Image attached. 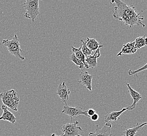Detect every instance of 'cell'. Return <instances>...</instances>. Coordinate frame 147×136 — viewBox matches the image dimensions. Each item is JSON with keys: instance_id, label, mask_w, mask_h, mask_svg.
I'll list each match as a JSON object with an SVG mask.
<instances>
[{"instance_id": "obj_1", "label": "cell", "mask_w": 147, "mask_h": 136, "mask_svg": "<svg viewBox=\"0 0 147 136\" xmlns=\"http://www.w3.org/2000/svg\"><path fill=\"white\" fill-rule=\"evenodd\" d=\"M114 2L116 4V6L113 16L115 19L121 21L126 26H129V28H132L135 25L145 27V25L142 23L144 18L140 16L141 13L144 12L143 10L138 12L134 5H128L119 0L111 1V3Z\"/></svg>"}, {"instance_id": "obj_2", "label": "cell", "mask_w": 147, "mask_h": 136, "mask_svg": "<svg viewBox=\"0 0 147 136\" xmlns=\"http://www.w3.org/2000/svg\"><path fill=\"white\" fill-rule=\"evenodd\" d=\"M0 98L4 105L13 111L17 112L20 102V96L14 90H5L0 94Z\"/></svg>"}, {"instance_id": "obj_3", "label": "cell", "mask_w": 147, "mask_h": 136, "mask_svg": "<svg viewBox=\"0 0 147 136\" xmlns=\"http://www.w3.org/2000/svg\"><path fill=\"white\" fill-rule=\"evenodd\" d=\"M2 44L4 46L7 47L9 53L11 55L22 60L25 59V57L21 56V53L23 50L21 49L20 42L16 34L14 35L12 40H3Z\"/></svg>"}, {"instance_id": "obj_4", "label": "cell", "mask_w": 147, "mask_h": 136, "mask_svg": "<svg viewBox=\"0 0 147 136\" xmlns=\"http://www.w3.org/2000/svg\"><path fill=\"white\" fill-rule=\"evenodd\" d=\"M23 7L26 11L24 15L25 17L34 22L37 16L40 14L38 0H26Z\"/></svg>"}, {"instance_id": "obj_5", "label": "cell", "mask_w": 147, "mask_h": 136, "mask_svg": "<svg viewBox=\"0 0 147 136\" xmlns=\"http://www.w3.org/2000/svg\"><path fill=\"white\" fill-rule=\"evenodd\" d=\"M79 121H75L74 123H67L63 125L61 127L62 136H82L83 130L78 126Z\"/></svg>"}, {"instance_id": "obj_6", "label": "cell", "mask_w": 147, "mask_h": 136, "mask_svg": "<svg viewBox=\"0 0 147 136\" xmlns=\"http://www.w3.org/2000/svg\"><path fill=\"white\" fill-rule=\"evenodd\" d=\"M62 114H65L69 116L71 118V121L72 119L76 118L80 115H84L88 117L87 114V110H83L81 107H70L65 105L63 107V110L61 112Z\"/></svg>"}, {"instance_id": "obj_7", "label": "cell", "mask_w": 147, "mask_h": 136, "mask_svg": "<svg viewBox=\"0 0 147 136\" xmlns=\"http://www.w3.org/2000/svg\"><path fill=\"white\" fill-rule=\"evenodd\" d=\"M70 90L65 85V82L60 83L57 89V94L59 96L60 100L65 105H67V102L69 98Z\"/></svg>"}, {"instance_id": "obj_8", "label": "cell", "mask_w": 147, "mask_h": 136, "mask_svg": "<svg viewBox=\"0 0 147 136\" xmlns=\"http://www.w3.org/2000/svg\"><path fill=\"white\" fill-rule=\"evenodd\" d=\"M111 128L112 125L110 123H106L102 128L97 125L95 126V133H90L88 136H112Z\"/></svg>"}, {"instance_id": "obj_9", "label": "cell", "mask_w": 147, "mask_h": 136, "mask_svg": "<svg viewBox=\"0 0 147 136\" xmlns=\"http://www.w3.org/2000/svg\"><path fill=\"white\" fill-rule=\"evenodd\" d=\"M93 75L89 74L87 71H82L79 74V80L78 83L82 84L90 91H92V81Z\"/></svg>"}, {"instance_id": "obj_10", "label": "cell", "mask_w": 147, "mask_h": 136, "mask_svg": "<svg viewBox=\"0 0 147 136\" xmlns=\"http://www.w3.org/2000/svg\"><path fill=\"white\" fill-rule=\"evenodd\" d=\"M126 86H127V88L128 89V92L129 93V95L131 96V97L133 99V103L131 105H130L128 107V110H134L135 109L136 107V104L140 101V100H141L142 98V96L141 94L137 91H136L135 90H134L132 89V88L130 86V84L126 83Z\"/></svg>"}, {"instance_id": "obj_11", "label": "cell", "mask_w": 147, "mask_h": 136, "mask_svg": "<svg viewBox=\"0 0 147 136\" xmlns=\"http://www.w3.org/2000/svg\"><path fill=\"white\" fill-rule=\"evenodd\" d=\"M137 49L135 47V42H129L123 45L121 51L118 53L117 56H121L122 55H131L135 53Z\"/></svg>"}, {"instance_id": "obj_12", "label": "cell", "mask_w": 147, "mask_h": 136, "mask_svg": "<svg viewBox=\"0 0 147 136\" xmlns=\"http://www.w3.org/2000/svg\"><path fill=\"white\" fill-rule=\"evenodd\" d=\"M1 109L3 110V112L2 116L0 117V120L6 121L12 124H14L17 119L13 113L9 111L8 107L5 105H3L1 106Z\"/></svg>"}, {"instance_id": "obj_13", "label": "cell", "mask_w": 147, "mask_h": 136, "mask_svg": "<svg viewBox=\"0 0 147 136\" xmlns=\"http://www.w3.org/2000/svg\"><path fill=\"white\" fill-rule=\"evenodd\" d=\"M128 110V107L123 108L120 111L109 112L104 117V121L106 123H109L111 121H116L120 119V116L125 111Z\"/></svg>"}, {"instance_id": "obj_14", "label": "cell", "mask_w": 147, "mask_h": 136, "mask_svg": "<svg viewBox=\"0 0 147 136\" xmlns=\"http://www.w3.org/2000/svg\"><path fill=\"white\" fill-rule=\"evenodd\" d=\"M101 48H102V47H100L97 49L93 56H90L86 57L85 61L89 68L93 69L96 67L97 65V58H100V49Z\"/></svg>"}, {"instance_id": "obj_15", "label": "cell", "mask_w": 147, "mask_h": 136, "mask_svg": "<svg viewBox=\"0 0 147 136\" xmlns=\"http://www.w3.org/2000/svg\"><path fill=\"white\" fill-rule=\"evenodd\" d=\"M147 125V122L141 124H137L132 128L125 129L122 136H135L142 128Z\"/></svg>"}, {"instance_id": "obj_16", "label": "cell", "mask_w": 147, "mask_h": 136, "mask_svg": "<svg viewBox=\"0 0 147 136\" xmlns=\"http://www.w3.org/2000/svg\"><path fill=\"white\" fill-rule=\"evenodd\" d=\"M71 48H72V51L73 53L74 54L75 56L77 57V59H78L80 61L82 62L84 64L85 68L88 69L89 67L85 61L86 57L81 51V47H80L78 48H76L74 47L73 46H71Z\"/></svg>"}, {"instance_id": "obj_17", "label": "cell", "mask_w": 147, "mask_h": 136, "mask_svg": "<svg viewBox=\"0 0 147 136\" xmlns=\"http://www.w3.org/2000/svg\"><path fill=\"white\" fill-rule=\"evenodd\" d=\"M85 42L87 47L92 51H96L98 48L100 47H103V44L100 45V44H99L97 41L94 38L90 39L88 37Z\"/></svg>"}, {"instance_id": "obj_18", "label": "cell", "mask_w": 147, "mask_h": 136, "mask_svg": "<svg viewBox=\"0 0 147 136\" xmlns=\"http://www.w3.org/2000/svg\"><path fill=\"white\" fill-rule=\"evenodd\" d=\"M135 47L137 49H140L141 48L147 46V37L144 35L141 37H139L136 39Z\"/></svg>"}, {"instance_id": "obj_19", "label": "cell", "mask_w": 147, "mask_h": 136, "mask_svg": "<svg viewBox=\"0 0 147 136\" xmlns=\"http://www.w3.org/2000/svg\"><path fill=\"white\" fill-rule=\"evenodd\" d=\"M70 60L71 61L74 62L76 65L78 66L80 69L81 70V71H83V69L85 68L84 64L81 61H80L78 59H77V57L75 56L74 53L71 55L70 56Z\"/></svg>"}, {"instance_id": "obj_20", "label": "cell", "mask_w": 147, "mask_h": 136, "mask_svg": "<svg viewBox=\"0 0 147 136\" xmlns=\"http://www.w3.org/2000/svg\"><path fill=\"white\" fill-rule=\"evenodd\" d=\"M81 51L83 53L85 57H86L92 56V54L93 53V51L90 50L87 47V46H86V43L85 41H84L83 40H81Z\"/></svg>"}, {"instance_id": "obj_21", "label": "cell", "mask_w": 147, "mask_h": 136, "mask_svg": "<svg viewBox=\"0 0 147 136\" xmlns=\"http://www.w3.org/2000/svg\"><path fill=\"white\" fill-rule=\"evenodd\" d=\"M147 63L144 65L142 67L139 68L138 70H135V71H132L131 70H130L128 72V74L129 75H135V74L138 73L139 72H140L142 71H144L145 70H147Z\"/></svg>"}, {"instance_id": "obj_22", "label": "cell", "mask_w": 147, "mask_h": 136, "mask_svg": "<svg viewBox=\"0 0 147 136\" xmlns=\"http://www.w3.org/2000/svg\"><path fill=\"white\" fill-rule=\"evenodd\" d=\"M96 113V112L93 109H89L87 110V114L88 116V117H91L93 115Z\"/></svg>"}, {"instance_id": "obj_23", "label": "cell", "mask_w": 147, "mask_h": 136, "mask_svg": "<svg viewBox=\"0 0 147 136\" xmlns=\"http://www.w3.org/2000/svg\"><path fill=\"white\" fill-rule=\"evenodd\" d=\"M90 118H91V119L92 121H97V120H98V118H99V116H98V115L97 114L95 113L94 115H93V116H92Z\"/></svg>"}, {"instance_id": "obj_24", "label": "cell", "mask_w": 147, "mask_h": 136, "mask_svg": "<svg viewBox=\"0 0 147 136\" xmlns=\"http://www.w3.org/2000/svg\"><path fill=\"white\" fill-rule=\"evenodd\" d=\"M51 136H62V135H61V136H57V135H56L55 133H53L52 135H51Z\"/></svg>"}, {"instance_id": "obj_25", "label": "cell", "mask_w": 147, "mask_h": 136, "mask_svg": "<svg viewBox=\"0 0 147 136\" xmlns=\"http://www.w3.org/2000/svg\"></svg>"}]
</instances>
